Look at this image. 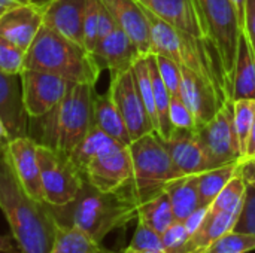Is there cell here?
Here are the masks:
<instances>
[{
	"instance_id": "obj_12",
	"label": "cell",
	"mask_w": 255,
	"mask_h": 253,
	"mask_svg": "<svg viewBox=\"0 0 255 253\" xmlns=\"http://www.w3.org/2000/svg\"><path fill=\"white\" fill-rule=\"evenodd\" d=\"M108 92L111 94L115 106L118 107L127 125L131 142L148 133L155 131L140 98L131 69L111 75Z\"/></svg>"
},
{
	"instance_id": "obj_47",
	"label": "cell",
	"mask_w": 255,
	"mask_h": 253,
	"mask_svg": "<svg viewBox=\"0 0 255 253\" xmlns=\"http://www.w3.org/2000/svg\"><path fill=\"white\" fill-rule=\"evenodd\" d=\"M118 253H164V252H146V251H134V249H130L128 246L126 249H123L121 252Z\"/></svg>"
},
{
	"instance_id": "obj_28",
	"label": "cell",
	"mask_w": 255,
	"mask_h": 253,
	"mask_svg": "<svg viewBox=\"0 0 255 253\" xmlns=\"http://www.w3.org/2000/svg\"><path fill=\"white\" fill-rule=\"evenodd\" d=\"M239 164L241 163L229 164V166L206 170V171L197 174V186H199V197H200L202 207L211 206V203L224 189V186L238 174Z\"/></svg>"
},
{
	"instance_id": "obj_14",
	"label": "cell",
	"mask_w": 255,
	"mask_h": 253,
	"mask_svg": "<svg viewBox=\"0 0 255 253\" xmlns=\"http://www.w3.org/2000/svg\"><path fill=\"white\" fill-rule=\"evenodd\" d=\"M181 98L190 109L197 128L208 124L226 103L214 86L185 67H181Z\"/></svg>"
},
{
	"instance_id": "obj_46",
	"label": "cell",
	"mask_w": 255,
	"mask_h": 253,
	"mask_svg": "<svg viewBox=\"0 0 255 253\" xmlns=\"http://www.w3.org/2000/svg\"><path fill=\"white\" fill-rule=\"evenodd\" d=\"M33 0H0V10H6V9H10L13 6H18V4H25V3H31Z\"/></svg>"
},
{
	"instance_id": "obj_29",
	"label": "cell",
	"mask_w": 255,
	"mask_h": 253,
	"mask_svg": "<svg viewBox=\"0 0 255 253\" xmlns=\"http://www.w3.org/2000/svg\"><path fill=\"white\" fill-rule=\"evenodd\" d=\"M245 188H247V182L244 180V177L238 171V174L224 186V189L211 203L208 210L215 212V213H220V212H239L241 206H242V201H244Z\"/></svg>"
},
{
	"instance_id": "obj_3",
	"label": "cell",
	"mask_w": 255,
	"mask_h": 253,
	"mask_svg": "<svg viewBox=\"0 0 255 253\" xmlns=\"http://www.w3.org/2000/svg\"><path fill=\"white\" fill-rule=\"evenodd\" d=\"M151 33V54L164 55L179 67H185L203 78L220 97L232 98V86L221 57L209 37H196L164 22L152 12L142 7Z\"/></svg>"
},
{
	"instance_id": "obj_39",
	"label": "cell",
	"mask_w": 255,
	"mask_h": 253,
	"mask_svg": "<svg viewBox=\"0 0 255 253\" xmlns=\"http://www.w3.org/2000/svg\"><path fill=\"white\" fill-rule=\"evenodd\" d=\"M244 33H245L255 55V0H247L245 18H244Z\"/></svg>"
},
{
	"instance_id": "obj_44",
	"label": "cell",
	"mask_w": 255,
	"mask_h": 253,
	"mask_svg": "<svg viewBox=\"0 0 255 253\" xmlns=\"http://www.w3.org/2000/svg\"><path fill=\"white\" fill-rule=\"evenodd\" d=\"M10 142V136L3 124V121L0 119V154L4 152V149L7 148V143Z\"/></svg>"
},
{
	"instance_id": "obj_1",
	"label": "cell",
	"mask_w": 255,
	"mask_h": 253,
	"mask_svg": "<svg viewBox=\"0 0 255 253\" xmlns=\"http://www.w3.org/2000/svg\"><path fill=\"white\" fill-rule=\"evenodd\" d=\"M0 210L19 253H51L57 224L48 204L31 198L0 155Z\"/></svg>"
},
{
	"instance_id": "obj_11",
	"label": "cell",
	"mask_w": 255,
	"mask_h": 253,
	"mask_svg": "<svg viewBox=\"0 0 255 253\" xmlns=\"http://www.w3.org/2000/svg\"><path fill=\"white\" fill-rule=\"evenodd\" d=\"M21 89L25 112L30 119L51 112L67 94L72 82L54 73L25 69L21 75Z\"/></svg>"
},
{
	"instance_id": "obj_32",
	"label": "cell",
	"mask_w": 255,
	"mask_h": 253,
	"mask_svg": "<svg viewBox=\"0 0 255 253\" xmlns=\"http://www.w3.org/2000/svg\"><path fill=\"white\" fill-rule=\"evenodd\" d=\"M99 12H100V0H87L84 10V22H82V37L84 48L94 55L96 46L99 43Z\"/></svg>"
},
{
	"instance_id": "obj_42",
	"label": "cell",
	"mask_w": 255,
	"mask_h": 253,
	"mask_svg": "<svg viewBox=\"0 0 255 253\" xmlns=\"http://www.w3.org/2000/svg\"><path fill=\"white\" fill-rule=\"evenodd\" d=\"M239 174L244 177L245 182L255 183V158L245 160L239 164Z\"/></svg>"
},
{
	"instance_id": "obj_25",
	"label": "cell",
	"mask_w": 255,
	"mask_h": 253,
	"mask_svg": "<svg viewBox=\"0 0 255 253\" xmlns=\"http://www.w3.org/2000/svg\"><path fill=\"white\" fill-rule=\"evenodd\" d=\"M51 253H115L76 227H57Z\"/></svg>"
},
{
	"instance_id": "obj_8",
	"label": "cell",
	"mask_w": 255,
	"mask_h": 253,
	"mask_svg": "<svg viewBox=\"0 0 255 253\" xmlns=\"http://www.w3.org/2000/svg\"><path fill=\"white\" fill-rule=\"evenodd\" d=\"M84 179L103 192L126 189L133 177L130 148L112 139L94 152L82 169Z\"/></svg>"
},
{
	"instance_id": "obj_40",
	"label": "cell",
	"mask_w": 255,
	"mask_h": 253,
	"mask_svg": "<svg viewBox=\"0 0 255 253\" xmlns=\"http://www.w3.org/2000/svg\"><path fill=\"white\" fill-rule=\"evenodd\" d=\"M117 22L112 18V15L109 13V10L103 6V3L100 1V12H99V40L106 37L109 33H112L117 28Z\"/></svg>"
},
{
	"instance_id": "obj_4",
	"label": "cell",
	"mask_w": 255,
	"mask_h": 253,
	"mask_svg": "<svg viewBox=\"0 0 255 253\" xmlns=\"http://www.w3.org/2000/svg\"><path fill=\"white\" fill-rule=\"evenodd\" d=\"M25 69L54 73L72 84L94 85L100 66L84 46L42 25L25 52Z\"/></svg>"
},
{
	"instance_id": "obj_31",
	"label": "cell",
	"mask_w": 255,
	"mask_h": 253,
	"mask_svg": "<svg viewBox=\"0 0 255 253\" xmlns=\"http://www.w3.org/2000/svg\"><path fill=\"white\" fill-rule=\"evenodd\" d=\"M233 109H235V130L238 134L241 154L244 160L247 152L248 137L255 118V100H235Z\"/></svg>"
},
{
	"instance_id": "obj_10",
	"label": "cell",
	"mask_w": 255,
	"mask_h": 253,
	"mask_svg": "<svg viewBox=\"0 0 255 253\" xmlns=\"http://www.w3.org/2000/svg\"><path fill=\"white\" fill-rule=\"evenodd\" d=\"M200 145L208 157L209 170L242 161L241 146L235 130L233 100H227L217 115L196 130Z\"/></svg>"
},
{
	"instance_id": "obj_34",
	"label": "cell",
	"mask_w": 255,
	"mask_h": 253,
	"mask_svg": "<svg viewBox=\"0 0 255 253\" xmlns=\"http://www.w3.org/2000/svg\"><path fill=\"white\" fill-rule=\"evenodd\" d=\"M233 231L255 236V183L247 182L244 201Z\"/></svg>"
},
{
	"instance_id": "obj_26",
	"label": "cell",
	"mask_w": 255,
	"mask_h": 253,
	"mask_svg": "<svg viewBox=\"0 0 255 253\" xmlns=\"http://www.w3.org/2000/svg\"><path fill=\"white\" fill-rule=\"evenodd\" d=\"M136 221H140L152 230H155L157 233L163 234L176 221L167 194L163 191L154 198L140 203L137 206Z\"/></svg>"
},
{
	"instance_id": "obj_16",
	"label": "cell",
	"mask_w": 255,
	"mask_h": 253,
	"mask_svg": "<svg viewBox=\"0 0 255 253\" xmlns=\"http://www.w3.org/2000/svg\"><path fill=\"white\" fill-rule=\"evenodd\" d=\"M155 16L196 37H208L197 0H136Z\"/></svg>"
},
{
	"instance_id": "obj_5",
	"label": "cell",
	"mask_w": 255,
	"mask_h": 253,
	"mask_svg": "<svg viewBox=\"0 0 255 253\" xmlns=\"http://www.w3.org/2000/svg\"><path fill=\"white\" fill-rule=\"evenodd\" d=\"M96 86L72 84L64 98L42 119L40 145L70 155L93 127V100Z\"/></svg>"
},
{
	"instance_id": "obj_15",
	"label": "cell",
	"mask_w": 255,
	"mask_h": 253,
	"mask_svg": "<svg viewBox=\"0 0 255 253\" xmlns=\"http://www.w3.org/2000/svg\"><path fill=\"white\" fill-rule=\"evenodd\" d=\"M43 25L42 4H18L0 13V36L27 52Z\"/></svg>"
},
{
	"instance_id": "obj_48",
	"label": "cell",
	"mask_w": 255,
	"mask_h": 253,
	"mask_svg": "<svg viewBox=\"0 0 255 253\" xmlns=\"http://www.w3.org/2000/svg\"><path fill=\"white\" fill-rule=\"evenodd\" d=\"M33 1H34V3H37V4H45L48 0H33Z\"/></svg>"
},
{
	"instance_id": "obj_18",
	"label": "cell",
	"mask_w": 255,
	"mask_h": 253,
	"mask_svg": "<svg viewBox=\"0 0 255 253\" xmlns=\"http://www.w3.org/2000/svg\"><path fill=\"white\" fill-rule=\"evenodd\" d=\"M117 25L131 39L140 55L151 54V33L146 15L136 0H100Z\"/></svg>"
},
{
	"instance_id": "obj_21",
	"label": "cell",
	"mask_w": 255,
	"mask_h": 253,
	"mask_svg": "<svg viewBox=\"0 0 255 253\" xmlns=\"http://www.w3.org/2000/svg\"><path fill=\"white\" fill-rule=\"evenodd\" d=\"M139 57L140 54L136 45L120 27L100 39L94 51V58L100 69H108L111 75L131 69L133 63Z\"/></svg>"
},
{
	"instance_id": "obj_6",
	"label": "cell",
	"mask_w": 255,
	"mask_h": 253,
	"mask_svg": "<svg viewBox=\"0 0 255 253\" xmlns=\"http://www.w3.org/2000/svg\"><path fill=\"white\" fill-rule=\"evenodd\" d=\"M133 163V177L126 188L139 206L164 191L166 185L181 177L161 142V137L152 131L130 143Z\"/></svg>"
},
{
	"instance_id": "obj_9",
	"label": "cell",
	"mask_w": 255,
	"mask_h": 253,
	"mask_svg": "<svg viewBox=\"0 0 255 253\" xmlns=\"http://www.w3.org/2000/svg\"><path fill=\"white\" fill-rule=\"evenodd\" d=\"M208 37L215 45L224 70L232 81L236 55H238V43L242 34V24L238 16V12L230 0H197ZM232 86V85H230Z\"/></svg>"
},
{
	"instance_id": "obj_23",
	"label": "cell",
	"mask_w": 255,
	"mask_h": 253,
	"mask_svg": "<svg viewBox=\"0 0 255 253\" xmlns=\"http://www.w3.org/2000/svg\"><path fill=\"white\" fill-rule=\"evenodd\" d=\"M93 125L100 128L103 133L118 140L120 143L130 146L131 137L127 130V125L115 106L111 94L106 91L105 94L94 95L93 100Z\"/></svg>"
},
{
	"instance_id": "obj_38",
	"label": "cell",
	"mask_w": 255,
	"mask_h": 253,
	"mask_svg": "<svg viewBox=\"0 0 255 253\" xmlns=\"http://www.w3.org/2000/svg\"><path fill=\"white\" fill-rule=\"evenodd\" d=\"M169 118L173 130H194L197 128L196 121L184 103L181 97H172L170 95V109H169Z\"/></svg>"
},
{
	"instance_id": "obj_7",
	"label": "cell",
	"mask_w": 255,
	"mask_h": 253,
	"mask_svg": "<svg viewBox=\"0 0 255 253\" xmlns=\"http://www.w3.org/2000/svg\"><path fill=\"white\" fill-rule=\"evenodd\" d=\"M39 166L43 201L49 206H64L70 203L84 183V176L73 161L45 145L39 143Z\"/></svg>"
},
{
	"instance_id": "obj_49",
	"label": "cell",
	"mask_w": 255,
	"mask_h": 253,
	"mask_svg": "<svg viewBox=\"0 0 255 253\" xmlns=\"http://www.w3.org/2000/svg\"><path fill=\"white\" fill-rule=\"evenodd\" d=\"M253 158H255V155H254V157H253ZM253 158H251V160H253Z\"/></svg>"
},
{
	"instance_id": "obj_33",
	"label": "cell",
	"mask_w": 255,
	"mask_h": 253,
	"mask_svg": "<svg viewBox=\"0 0 255 253\" xmlns=\"http://www.w3.org/2000/svg\"><path fill=\"white\" fill-rule=\"evenodd\" d=\"M0 70L9 75H21L25 70V51L0 36Z\"/></svg>"
},
{
	"instance_id": "obj_45",
	"label": "cell",
	"mask_w": 255,
	"mask_h": 253,
	"mask_svg": "<svg viewBox=\"0 0 255 253\" xmlns=\"http://www.w3.org/2000/svg\"><path fill=\"white\" fill-rule=\"evenodd\" d=\"M238 12V16L241 19V24H242V28H244V18H245V4H247V0H230Z\"/></svg>"
},
{
	"instance_id": "obj_19",
	"label": "cell",
	"mask_w": 255,
	"mask_h": 253,
	"mask_svg": "<svg viewBox=\"0 0 255 253\" xmlns=\"http://www.w3.org/2000/svg\"><path fill=\"white\" fill-rule=\"evenodd\" d=\"M87 0H48L42 4L43 25L84 46L82 22Z\"/></svg>"
},
{
	"instance_id": "obj_43",
	"label": "cell",
	"mask_w": 255,
	"mask_h": 253,
	"mask_svg": "<svg viewBox=\"0 0 255 253\" xmlns=\"http://www.w3.org/2000/svg\"><path fill=\"white\" fill-rule=\"evenodd\" d=\"M255 155V118L254 122H253V128H251V133H250V137H248V143H247V152H245V160H251ZM241 161V163H242Z\"/></svg>"
},
{
	"instance_id": "obj_27",
	"label": "cell",
	"mask_w": 255,
	"mask_h": 253,
	"mask_svg": "<svg viewBox=\"0 0 255 253\" xmlns=\"http://www.w3.org/2000/svg\"><path fill=\"white\" fill-rule=\"evenodd\" d=\"M151 79H152V88H154V101H155V112H157V119H158V128L157 134L161 139H167L173 133V127L170 124L169 118V109H170V92L166 88L160 70L157 67L155 58L152 54L146 55Z\"/></svg>"
},
{
	"instance_id": "obj_35",
	"label": "cell",
	"mask_w": 255,
	"mask_h": 253,
	"mask_svg": "<svg viewBox=\"0 0 255 253\" xmlns=\"http://www.w3.org/2000/svg\"><path fill=\"white\" fill-rule=\"evenodd\" d=\"M130 249L134 251H146V252H164L161 234L148 227L146 224L137 221L136 231L133 234V239L128 245ZM166 253V252H164Z\"/></svg>"
},
{
	"instance_id": "obj_30",
	"label": "cell",
	"mask_w": 255,
	"mask_h": 253,
	"mask_svg": "<svg viewBox=\"0 0 255 253\" xmlns=\"http://www.w3.org/2000/svg\"><path fill=\"white\" fill-rule=\"evenodd\" d=\"M255 251V236L229 231L212 242L202 253H250Z\"/></svg>"
},
{
	"instance_id": "obj_22",
	"label": "cell",
	"mask_w": 255,
	"mask_h": 253,
	"mask_svg": "<svg viewBox=\"0 0 255 253\" xmlns=\"http://www.w3.org/2000/svg\"><path fill=\"white\" fill-rule=\"evenodd\" d=\"M232 100H255V55L242 30L232 75Z\"/></svg>"
},
{
	"instance_id": "obj_20",
	"label": "cell",
	"mask_w": 255,
	"mask_h": 253,
	"mask_svg": "<svg viewBox=\"0 0 255 253\" xmlns=\"http://www.w3.org/2000/svg\"><path fill=\"white\" fill-rule=\"evenodd\" d=\"M0 119L10 139L27 136L28 115L22 101L21 78L0 70Z\"/></svg>"
},
{
	"instance_id": "obj_2",
	"label": "cell",
	"mask_w": 255,
	"mask_h": 253,
	"mask_svg": "<svg viewBox=\"0 0 255 253\" xmlns=\"http://www.w3.org/2000/svg\"><path fill=\"white\" fill-rule=\"evenodd\" d=\"M57 227H76L97 242L137 219V204L127 189L103 192L84 180L76 197L64 206H49Z\"/></svg>"
},
{
	"instance_id": "obj_50",
	"label": "cell",
	"mask_w": 255,
	"mask_h": 253,
	"mask_svg": "<svg viewBox=\"0 0 255 253\" xmlns=\"http://www.w3.org/2000/svg\"><path fill=\"white\" fill-rule=\"evenodd\" d=\"M0 13H1V10H0Z\"/></svg>"
},
{
	"instance_id": "obj_13",
	"label": "cell",
	"mask_w": 255,
	"mask_h": 253,
	"mask_svg": "<svg viewBox=\"0 0 255 253\" xmlns=\"http://www.w3.org/2000/svg\"><path fill=\"white\" fill-rule=\"evenodd\" d=\"M37 148L39 143L27 134L10 139L7 148L0 155L6 157L16 180L24 188V191L31 198L43 201Z\"/></svg>"
},
{
	"instance_id": "obj_17",
	"label": "cell",
	"mask_w": 255,
	"mask_h": 253,
	"mask_svg": "<svg viewBox=\"0 0 255 253\" xmlns=\"http://www.w3.org/2000/svg\"><path fill=\"white\" fill-rule=\"evenodd\" d=\"M176 173L196 176L209 170L208 157L194 130H173L167 139H161Z\"/></svg>"
},
{
	"instance_id": "obj_24",
	"label": "cell",
	"mask_w": 255,
	"mask_h": 253,
	"mask_svg": "<svg viewBox=\"0 0 255 253\" xmlns=\"http://www.w3.org/2000/svg\"><path fill=\"white\" fill-rule=\"evenodd\" d=\"M164 192L169 197L175 219L184 222L191 213H194L200 206L197 174L196 176H182L169 182L164 188Z\"/></svg>"
},
{
	"instance_id": "obj_41",
	"label": "cell",
	"mask_w": 255,
	"mask_h": 253,
	"mask_svg": "<svg viewBox=\"0 0 255 253\" xmlns=\"http://www.w3.org/2000/svg\"><path fill=\"white\" fill-rule=\"evenodd\" d=\"M206 212H208V207H199L194 213H191V215L184 221V224H185L187 230L190 231V234H193V233L202 225V222L205 221Z\"/></svg>"
},
{
	"instance_id": "obj_36",
	"label": "cell",
	"mask_w": 255,
	"mask_h": 253,
	"mask_svg": "<svg viewBox=\"0 0 255 253\" xmlns=\"http://www.w3.org/2000/svg\"><path fill=\"white\" fill-rule=\"evenodd\" d=\"M160 70L161 79L172 97H181V67L170 58L158 54H152Z\"/></svg>"
},
{
	"instance_id": "obj_37",
	"label": "cell",
	"mask_w": 255,
	"mask_h": 253,
	"mask_svg": "<svg viewBox=\"0 0 255 253\" xmlns=\"http://www.w3.org/2000/svg\"><path fill=\"white\" fill-rule=\"evenodd\" d=\"M191 234L187 230L184 222L175 221L163 234H161V240H163V246H164V252L166 253H181L184 246L187 245V242L190 240Z\"/></svg>"
}]
</instances>
